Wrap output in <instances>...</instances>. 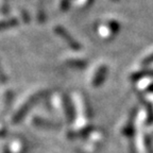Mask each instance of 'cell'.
I'll return each mask as SVG.
<instances>
[{
	"instance_id": "6da1fadb",
	"label": "cell",
	"mask_w": 153,
	"mask_h": 153,
	"mask_svg": "<svg viewBox=\"0 0 153 153\" xmlns=\"http://www.w3.org/2000/svg\"><path fill=\"white\" fill-rule=\"evenodd\" d=\"M44 96H46V91H39V93L35 94V95L31 96L30 98L28 99L27 102H25L24 104L20 106L17 113L14 115V117H13V122L14 123H18L22 120V118L26 116V114L29 112V110L33 106L35 103H37V101L39 100L41 98H43Z\"/></svg>"
},
{
	"instance_id": "7a4b0ae2",
	"label": "cell",
	"mask_w": 153,
	"mask_h": 153,
	"mask_svg": "<svg viewBox=\"0 0 153 153\" xmlns=\"http://www.w3.org/2000/svg\"><path fill=\"white\" fill-rule=\"evenodd\" d=\"M55 32H56V33L59 34V35H60L61 37L68 44V45H69V47L74 49V50H79L80 48H81V45H80V44L78 43V42H76V39H74V38L72 37V36L70 35L64 28H63V27L57 26L56 28H55Z\"/></svg>"
},
{
	"instance_id": "3957f363",
	"label": "cell",
	"mask_w": 153,
	"mask_h": 153,
	"mask_svg": "<svg viewBox=\"0 0 153 153\" xmlns=\"http://www.w3.org/2000/svg\"><path fill=\"white\" fill-rule=\"evenodd\" d=\"M63 105H64V110H65L67 120H68V122L71 123V122L74 121V117L76 116H74V108L68 96H64L63 97Z\"/></svg>"
},
{
	"instance_id": "277c9868",
	"label": "cell",
	"mask_w": 153,
	"mask_h": 153,
	"mask_svg": "<svg viewBox=\"0 0 153 153\" xmlns=\"http://www.w3.org/2000/svg\"><path fill=\"white\" fill-rule=\"evenodd\" d=\"M106 74H108V67L105 66V65H102V66L99 67L93 79L94 87H99L104 82L105 78H106Z\"/></svg>"
},
{
	"instance_id": "5b68a950",
	"label": "cell",
	"mask_w": 153,
	"mask_h": 153,
	"mask_svg": "<svg viewBox=\"0 0 153 153\" xmlns=\"http://www.w3.org/2000/svg\"><path fill=\"white\" fill-rule=\"evenodd\" d=\"M34 124H36L37 127H43V128H47V129H56L59 128V124L54 123L52 121H49V120H45L42 119V118H35L33 120Z\"/></svg>"
},
{
	"instance_id": "8992f818",
	"label": "cell",
	"mask_w": 153,
	"mask_h": 153,
	"mask_svg": "<svg viewBox=\"0 0 153 153\" xmlns=\"http://www.w3.org/2000/svg\"><path fill=\"white\" fill-rule=\"evenodd\" d=\"M145 76H153V70H141V71H137L135 74H133L132 79L133 80H138Z\"/></svg>"
},
{
	"instance_id": "52a82bcc",
	"label": "cell",
	"mask_w": 153,
	"mask_h": 153,
	"mask_svg": "<svg viewBox=\"0 0 153 153\" xmlns=\"http://www.w3.org/2000/svg\"><path fill=\"white\" fill-rule=\"evenodd\" d=\"M17 25L16 19H7V20H3V22H0V30H3V29L7 28H12Z\"/></svg>"
},
{
	"instance_id": "ba28073f",
	"label": "cell",
	"mask_w": 153,
	"mask_h": 153,
	"mask_svg": "<svg viewBox=\"0 0 153 153\" xmlns=\"http://www.w3.org/2000/svg\"><path fill=\"white\" fill-rule=\"evenodd\" d=\"M67 65H69L71 67H76V68H84L87 65V63L83 60H70L67 61Z\"/></svg>"
},
{
	"instance_id": "9c48e42d",
	"label": "cell",
	"mask_w": 153,
	"mask_h": 153,
	"mask_svg": "<svg viewBox=\"0 0 153 153\" xmlns=\"http://www.w3.org/2000/svg\"><path fill=\"white\" fill-rule=\"evenodd\" d=\"M108 27L113 34H116L120 31V24L116 22V20H110L108 22Z\"/></svg>"
},
{
	"instance_id": "30bf717a",
	"label": "cell",
	"mask_w": 153,
	"mask_h": 153,
	"mask_svg": "<svg viewBox=\"0 0 153 153\" xmlns=\"http://www.w3.org/2000/svg\"><path fill=\"white\" fill-rule=\"evenodd\" d=\"M153 63V53H151L150 55H148L147 57H145L143 61V65H149Z\"/></svg>"
},
{
	"instance_id": "8fae6325",
	"label": "cell",
	"mask_w": 153,
	"mask_h": 153,
	"mask_svg": "<svg viewBox=\"0 0 153 153\" xmlns=\"http://www.w3.org/2000/svg\"><path fill=\"white\" fill-rule=\"evenodd\" d=\"M7 76H5V74L3 72L2 68H1V65H0V81L1 82H7Z\"/></svg>"
},
{
	"instance_id": "7c38bea8",
	"label": "cell",
	"mask_w": 153,
	"mask_h": 153,
	"mask_svg": "<svg viewBox=\"0 0 153 153\" xmlns=\"http://www.w3.org/2000/svg\"><path fill=\"white\" fill-rule=\"evenodd\" d=\"M94 1H95V0H87V1H86V7H89L91 4H93Z\"/></svg>"
},
{
	"instance_id": "4fadbf2b",
	"label": "cell",
	"mask_w": 153,
	"mask_h": 153,
	"mask_svg": "<svg viewBox=\"0 0 153 153\" xmlns=\"http://www.w3.org/2000/svg\"><path fill=\"white\" fill-rule=\"evenodd\" d=\"M7 135V131H4V130H2V131H0V137H3Z\"/></svg>"
},
{
	"instance_id": "5bb4252c",
	"label": "cell",
	"mask_w": 153,
	"mask_h": 153,
	"mask_svg": "<svg viewBox=\"0 0 153 153\" xmlns=\"http://www.w3.org/2000/svg\"><path fill=\"white\" fill-rule=\"evenodd\" d=\"M113 1H118V0H113Z\"/></svg>"
}]
</instances>
